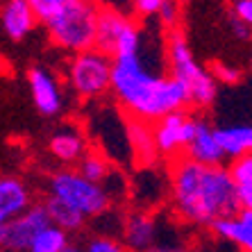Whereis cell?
I'll use <instances>...</instances> for the list:
<instances>
[{"mask_svg": "<svg viewBox=\"0 0 252 252\" xmlns=\"http://www.w3.org/2000/svg\"><path fill=\"white\" fill-rule=\"evenodd\" d=\"M100 5L87 0H62L59 12L46 25L50 39L59 48L75 55L89 53L95 48Z\"/></svg>", "mask_w": 252, "mask_h": 252, "instance_id": "277c9868", "label": "cell"}, {"mask_svg": "<svg viewBox=\"0 0 252 252\" xmlns=\"http://www.w3.org/2000/svg\"><path fill=\"white\" fill-rule=\"evenodd\" d=\"M114 59L102 55L100 50L75 55L70 62V87L82 98H98L112 89Z\"/></svg>", "mask_w": 252, "mask_h": 252, "instance_id": "52a82bcc", "label": "cell"}, {"mask_svg": "<svg viewBox=\"0 0 252 252\" xmlns=\"http://www.w3.org/2000/svg\"><path fill=\"white\" fill-rule=\"evenodd\" d=\"M64 252H84V248H80V246H75V243H68V248H66Z\"/></svg>", "mask_w": 252, "mask_h": 252, "instance_id": "f546056e", "label": "cell"}, {"mask_svg": "<svg viewBox=\"0 0 252 252\" xmlns=\"http://www.w3.org/2000/svg\"><path fill=\"white\" fill-rule=\"evenodd\" d=\"M84 252H127V248L109 236H94L84 246Z\"/></svg>", "mask_w": 252, "mask_h": 252, "instance_id": "d4e9b609", "label": "cell"}, {"mask_svg": "<svg viewBox=\"0 0 252 252\" xmlns=\"http://www.w3.org/2000/svg\"><path fill=\"white\" fill-rule=\"evenodd\" d=\"M43 207H46L48 216H50V223H53L55 227H59L62 232H66V234L82 229L84 223H87V218H84L80 211H75L73 207H68L66 202H62L59 198H53V195H48Z\"/></svg>", "mask_w": 252, "mask_h": 252, "instance_id": "ac0fdd59", "label": "cell"}, {"mask_svg": "<svg viewBox=\"0 0 252 252\" xmlns=\"http://www.w3.org/2000/svg\"><path fill=\"white\" fill-rule=\"evenodd\" d=\"M80 175H84L89 182L100 184L109 175V161L95 153H89L80 159Z\"/></svg>", "mask_w": 252, "mask_h": 252, "instance_id": "7402d4cb", "label": "cell"}, {"mask_svg": "<svg viewBox=\"0 0 252 252\" xmlns=\"http://www.w3.org/2000/svg\"><path fill=\"white\" fill-rule=\"evenodd\" d=\"M159 23L161 28L170 30H177V23H180V18H182V5H177L173 0H164V5H161V12H159Z\"/></svg>", "mask_w": 252, "mask_h": 252, "instance_id": "cb8c5ba5", "label": "cell"}, {"mask_svg": "<svg viewBox=\"0 0 252 252\" xmlns=\"http://www.w3.org/2000/svg\"><path fill=\"white\" fill-rule=\"evenodd\" d=\"M184 157L193 159V161L205 166H223L225 155L220 150V146H218L214 127L207 123L205 118L195 116V134H193V141L189 143V148L184 150Z\"/></svg>", "mask_w": 252, "mask_h": 252, "instance_id": "8fae6325", "label": "cell"}, {"mask_svg": "<svg viewBox=\"0 0 252 252\" xmlns=\"http://www.w3.org/2000/svg\"><path fill=\"white\" fill-rule=\"evenodd\" d=\"M161 5H164V0H136V2H132V9H134L136 18H153L159 16Z\"/></svg>", "mask_w": 252, "mask_h": 252, "instance_id": "484cf974", "label": "cell"}, {"mask_svg": "<svg viewBox=\"0 0 252 252\" xmlns=\"http://www.w3.org/2000/svg\"><path fill=\"white\" fill-rule=\"evenodd\" d=\"M155 234H157L155 220L146 211H134L125 218L123 243L127 252H150L155 248Z\"/></svg>", "mask_w": 252, "mask_h": 252, "instance_id": "4fadbf2b", "label": "cell"}, {"mask_svg": "<svg viewBox=\"0 0 252 252\" xmlns=\"http://www.w3.org/2000/svg\"><path fill=\"white\" fill-rule=\"evenodd\" d=\"M112 91L123 109L143 123L155 125L173 112L191 107V98L184 84L170 75H157L139 53L114 59Z\"/></svg>", "mask_w": 252, "mask_h": 252, "instance_id": "7a4b0ae2", "label": "cell"}, {"mask_svg": "<svg viewBox=\"0 0 252 252\" xmlns=\"http://www.w3.org/2000/svg\"><path fill=\"white\" fill-rule=\"evenodd\" d=\"M30 207L32 202L28 187L16 177H0V227L23 216Z\"/></svg>", "mask_w": 252, "mask_h": 252, "instance_id": "7c38bea8", "label": "cell"}, {"mask_svg": "<svg viewBox=\"0 0 252 252\" xmlns=\"http://www.w3.org/2000/svg\"><path fill=\"white\" fill-rule=\"evenodd\" d=\"M0 23H2L9 39L21 41L34 30V25L39 21H36L34 12H32L30 0H9L0 9Z\"/></svg>", "mask_w": 252, "mask_h": 252, "instance_id": "5bb4252c", "label": "cell"}, {"mask_svg": "<svg viewBox=\"0 0 252 252\" xmlns=\"http://www.w3.org/2000/svg\"><path fill=\"white\" fill-rule=\"evenodd\" d=\"M150 252H191L187 248H168V246H161V248H153Z\"/></svg>", "mask_w": 252, "mask_h": 252, "instance_id": "f1b7e54d", "label": "cell"}, {"mask_svg": "<svg viewBox=\"0 0 252 252\" xmlns=\"http://www.w3.org/2000/svg\"><path fill=\"white\" fill-rule=\"evenodd\" d=\"M211 232L220 239L236 243L241 252H252V209H239V214L211 225Z\"/></svg>", "mask_w": 252, "mask_h": 252, "instance_id": "9a60e30c", "label": "cell"}, {"mask_svg": "<svg viewBox=\"0 0 252 252\" xmlns=\"http://www.w3.org/2000/svg\"><path fill=\"white\" fill-rule=\"evenodd\" d=\"M214 134L225 159H239L252 155V125H225L214 127Z\"/></svg>", "mask_w": 252, "mask_h": 252, "instance_id": "2e32d148", "label": "cell"}, {"mask_svg": "<svg viewBox=\"0 0 252 252\" xmlns=\"http://www.w3.org/2000/svg\"><path fill=\"white\" fill-rule=\"evenodd\" d=\"M141 28L134 16L123 14L114 7H100L98 32H95V50L107 57L134 55L141 48Z\"/></svg>", "mask_w": 252, "mask_h": 252, "instance_id": "8992f818", "label": "cell"}, {"mask_svg": "<svg viewBox=\"0 0 252 252\" xmlns=\"http://www.w3.org/2000/svg\"><path fill=\"white\" fill-rule=\"evenodd\" d=\"M155 132V143H157L159 155L173 159L180 157V153H184L189 148V143L193 141L195 134V116L189 114V109L182 112H173L168 116H164L161 121L153 125Z\"/></svg>", "mask_w": 252, "mask_h": 252, "instance_id": "9c48e42d", "label": "cell"}, {"mask_svg": "<svg viewBox=\"0 0 252 252\" xmlns=\"http://www.w3.org/2000/svg\"><path fill=\"white\" fill-rule=\"evenodd\" d=\"M48 191L53 198H59L75 211H80L84 218L102 216L112 207V195L100 184L89 182L80 170H59L50 177Z\"/></svg>", "mask_w": 252, "mask_h": 252, "instance_id": "5b68a950", "label": "cell"}, {"mask_svg": "<svg viewBox=\"0 0 252 252\" xmlns=\"http://www.w3.org/2000/svg\"><path fill=\"white\" fill-rule=\"evenodd\" d=\"M211 75L216 82H223L227 87H236V84L243 80V70L239 66H232L227 62H211Z\"/></svg>", "mask_w": 252, "mask_h": 252, "instance_id": "603a6c76", "label": "cell"}, {"mask_svg": "<svg viewBox=\"0 0 252 252\" xmlns=\"http://www.w3.org/2000/svg\"><path fill=\"white\" fill-rule=\"evenodd\" d=\"M170 198L177 216L202 227L236 216L241 209L227 166H205L184 155L170 161Z\"/></svg>", "mask_w": 252, "mask_h": 252, "instance_id": "6da1fadb", "label": "cell"}, {"mask_svg": "<svg viewBox=\"0 0 252 252\" xmlns=\"http://www.w3.org/2000/svg\"><path fill=\"white\" fill-rule=\"evenodd\" d=\"M229 175L234 180L241 209H252V155L229 161Z\"/></svg>", "mask_w": 252, "mask_h": 252, "instance_id": "d6986e66", "label": "cell"}, {"mask_svg": "<svg viewBox=\"0 0 252 252\" xmlns=\"http://www.w3.org/2000/svg\"><path fill=\"white\" fill-rule=\"evenodd\" d=\"M66 248H68V234L50 225L34 239L30 252H64Z\"/></svg>", "mask_w": 252, "mask_h": 252, "instance_id": "44dd1931", "label": "cell"}, {"mask_svg": "<svg viewBox=\"0 0 252 252\" xmlns=\"http://www.w3.org/2000/svg\"><path fill=\"white\" fill-rule=\"evenodd\" d=\"M227 21H229V28H232V32H234L236 39H241V41H252V30L248 28V25H243L241 21H236L229 12H227Z\"/></svg>", "mask_w": 252, "mask_h": 252, "instance_id": "83f0119b", "label": "cell"}, {"mask_svg": "<svg viewBox=\"0 0 252 252\" xmlns=\"http://www.w3.org/2000/svg\"><path fill=\"white\" fill-rule=\"evenodd\" d=\"M166 62H168L170 77H175L177 82L187 87L193 109H207L214 105L218 95L216 80L205 66L195 62L180 28L170 30L166 36Z\"/></svg>", "mask_w": 252, "mask_h": 252, "instance_id": "3957f363", "label": "cell"}, {"mask_svg": "<svg viewBox=\"0 0 252 252\" xmlns=\"http://www.w3.org/2000/svg\"><path fill=\"white\" fill-rule=\"evenodd\" d=\"M50 216L46 207L32 205L23 216L14 218L12 223L0 227V248L5 252H30L32 243L46 227H50Z\"/></svg>", "mask_w": 252, "mask_h": 252, "instance_id": "ba28073f", "label": "cell"}, {"mask_svg": "<svg viewBox=\"0 0 252 252\" xmlns=\"http://www.w3.org/2000/svg\"><path fill=\"white\" fill-rule=\"evenodd\" d=\"M229 14L252 30V0H236L229 5Z\"/></svg>", "mask_w": 252, "mask_h": 252, "instance_id": "4316f807", "label": "cell"}, {"mask_svg": "<svg viewBox=\"0 0 252 252\" xmlns=\"http://www.w3.org/2000/svg\"><path fill=\"white\" fill-rule=\"evenodd\" d=\"M127 139H129V146L134 150V157L139 164H143V166L157 164V159L161 157V155H159L157 143H155L153 125L132 118L127 125Z\"/></svg>", "mask_w": 252, "mask_h": 252, "instance_id": "e0dca14e", "label": "cell"}, {"mask_svg": "<svg viewBox=\"0 0 252 252\" xmlns=\"http://www.w3.org/2000/svg\"><path fill=\"white\" fill-rule=\"evenodd\" d=\"M50 153L59 161L70 164V161L84 157V139L73 129H62L50 139Z\"/></svg>", "mask_w": 252, "mask_h": 252, "instance_id": "ffe728a7", "label": "cell"}, {"mask_svg": "<svg viewBox=\"0 0 252 252\" xmlns=\"http://www.w3.org/2000/svg\"><path fill=\"white\" fill-rule=\"evenodd\" d=\"M28 84H30V91H32V100H34L36 109L43 116H57L62 112V91H59V84L46 68L32 66L28 70Z\"/></svg>", "mask_w": 252, "mask_h": 252, "instance_id": "30bf717a", "label": "cell"}]
</instances>
